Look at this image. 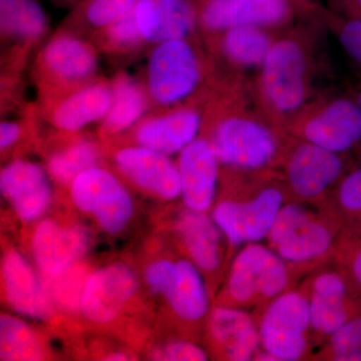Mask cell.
I'll use <instances>...</instances> for the list:
<instances>
[{
    "label": "cell",
    "instance_id": "6da1fadb",
    "mask_svg": "<svg viewBox=\"0 0 361 361\" xmlns=\"http://www.w3.org/2000/svg\"><path fill=\"white\" fill-rule=\"evenodd\" d=\"M92 42L61 30L44 45L35 65V84L44 106L96 80L99 52Z\"/></svg>",
    "mask_w": 361,
    "mask_h": 361
},
{
    "label": "cell",
    "instance_id": "7a4b0ae2",
    "mask_svg": "<svg viewBox=\"0 0 361 361\" xmlns=\"http://www.w3.org/2000/svg\"><path fill=\"white\" fill-rule=\"evenodd\" d=\"M201 78L200 59L187 39L154 45L145 85L151 103L163 108L180 103L197 90Z\"/></svg>",
    "mask_w": 361,
    "mask_h": 361
},
{
    "label": "cell",
    "instance_id": "3957f363",
    "mask_svg": "<svg viewBox=\"0 0 361 361\" xmlns=\"http://www.w3.org/2000/svg\"><path fill=\"white\" fill-rule=\"evenodd\" d=\"M73 204L94 216L104 231L116 234L125 229L134 213L128 190L106 169L96 166L78 176L71 184Z\"/></svg>",
    "mask_w": 361,
    "mask_h": 361
},
{
    "label": "cell",
    "instance_id": "277c9868",
    "mask_svg": "<svg viewBox=\"0 0 361 361\" xmlns=\"http://www.w3.org/2000/svg\"><path fill=\"white\" fill-rule=\"evenodd\" d=\"M311 325L310 302L296 292L278 297L266 311L260 341L274 360L293 361L307 348L305 332Z\"/></svg>",
    "mask_w": 361,
    "mask_h": 361
},
{
    "label": "cell",
    "instance_id": "5b68a950",
    "mask_svg": "<svg viewBox=\"0 0 361 361\" xmlns=\"http://www.w3.org/2000/svg\"><path fill=\"white\" fill-rule=\"evenodd\" d=\"M211 144L221 163L248 170L264 167L277 151L276 140L270 130L241 116L221 121Z\"/></svg>",
    "mask_w": 361,
    "mask_h": 361
},
{
    "label": "cell",
    "instance_id": "8992f818",
    "mask_svg": "<svg viewBox=\"0 0 361 361\" xmlns=\"http://www.w3.org/2000/svg\"><path fill=\"white\" fill-rule=\"evenodd\" d=\"M288 283L283 259L260 245L247 246L233 262L228 293L237 302H250L257 297H274Z\"/></svg>",
    "mask_w": 361,
    "mask_h": 361
},
{
    "label": "cell",
    "instance_id": "52a82bcc",
    "mask_svg": "<svg viewBox=\"0 0 361 361\" xmlns=\"http://www.w3.org/2000/svg\"><path fill=\"white\" fill-rule=\"evenodd\" d=\"M306 61L300 45L282 39L271 47L262 63V87L273 108L291 113L306 97Z\"/></svg>",
    "mask_w": 361,
    "mask_h": 361
},
{
    "label": "cell",
    "instance_id": "ba28073f",
    "mask_svg": "<svg viewBox=\"0 0 361 361\" xmlns=\"http://www.w3.org/2000/svg\"><path fill=\"white\" fill-rule=\"evenodd\" d=\"M282 203L281 192L268 188L250 202L219 204L214 211V222L234 245L257 242L269 235Z\"/></svg>",
    "mask_w": 361,
    "mask_h": 361
},
{
    "label": "cell",
    "instance_id": "9c48e42d",
    "mask_svg": "<svg viewBox=\"0 0 361 361\" xmlns=\"http://www.w3.org/2000/svg\"><path fill=\"white\" fill-rule=\"evenodd\" d=\"M137 284L134 270L122 263L94 271L85 281L80 306L82 314L99 324L113 322L135 295Z\"/></svg>",
    "mask_w": 361,
    "mask_h": 361
},
{
    "label": "cell",
    "instance_id": "30bf717a",
    "mask_svg": "<svg viewBox=\"0 0 361 361\" xmlns=\"http://www.w3.org/2000/svg\"><path fill=\"white\" fill-rule=\"evenodd\" d=\"M289 0H201L197 20L210 32L238 26H264L282 23L290 13Z\"/></svg>",
    "mask_w": 361,
    "mask_h": 361
},
{
    "label": "cell",
    "instance_id": "8fae6325",
    "mask_svg": "<svg viewBox=\"0 0 361 361\" xmlns=\"http://www.w3.org/2000/svg\"><path fill=\"white\" fill-rule=\"evenodd\" d=\"M115 164L127 179L154 196L173 200L180 195L179 169L165 154L137 145L116 152Z\"/></svg>",
    "mask_w": 361,
    "mask_h": 361
},
{
    "label": "cell",
    "instance_id": "7c38bea8",
    "mask_svg": "<svg viewBox=\"0 0 361 361\" xmlns=\"http://www.w3.org/2000/svg\"><path fill=\"white\" fill-rule=\"evenodd\" d=\"M90 245V234L82 226H61L42 221L33 233L32 255L39 269L56 276L70 269Z\"/></svg>",
    "mask_w": 361,
    "mask_h": 361
},
{
    "label": "cell",
    "instance_id": "4fadbf2b",
    "mask_svg": "<svg viewBox=\"0 0 361 361\" xmlns=\"http://www.w3.org/2000/svg\"><path fill=\"white\" fill-rule=\"evenodd\" d=\"M0 189L18 218L25 222L39 219L52 198L49 177L37 164L16 160L2 169Z\"/></svg>",
    "mask_w": 361,
    "mask_h": 361
},
{
    "label": "cell",
    "instance_id": "5bb4252c",
    "mask_svg": "<svg viewBox=\"0 0 361 361\" xmlns=\"http://www.w3.org/2000/svg\"><path fill=\"white\" fill-rule=\"evenodd\" d=\"M114 99L113 82H94L44 106L45 115L59 130L75 134L94 122L103 121Z\"/></svg>",
    "mask_w": 361,
    "mask_h": 361
},
{
    "label": "cell",
    "instance_id": "9a60e30c",
    "mask_svg": "<svg viewBox=\"0 0 361 361\" xmlns=\"http://www.w3.org/2000/svg\"><path fill=\"white\" fill-rule=\"evenodd\" d=\"M218 160L211 142L196 139L180 153L178 161L180 196L188 210L205 212L215 198Z\"/></svg>",
    "mask_w": 361,
    "mask_h": 361
},
{
    "label": "cell",
    "instance_id": "2e32d148",
    "mask_svg": "<svg viewBox=\"0 0 361 361\" xmlns=\"http://www.w3.org/2000/svg\"><path fill=\"white\" fill-rule=\"evenodd\" d=\"M308 142L341 154L361 141V109L355 99H334L310 118L303 130Z\"/></svg>",
    "mask_w": 361,
    "mask_h": 361
},
{
    "label": "cell",
    "instance_id": "e0dca14e",
    "mask_svg": "<svg viewBox=\"0 0 361 361\" xmlns=\"http://www.w3.org/2000/svg\"><path fill=\"white\" fill-rule=\"evenodd\" d=\"M134 9L147 44L186 39L196 26V6L192 0H139Z\"/></svg>",
    "mask_w": 361,
    "mask_h": 361
},
{
    "label": "cell",
    "instance_id": "ac0fdd59",
    "mask_svg": "<svg viewBox=\"0 0 361 361\" xmlns=\"http://www.w3.org/2000/svg\"><path fill=\"white\" fill-rule=\"evenodd\" d=\"M2 281L7 303L16 313L42 320L51 316L49 294L20 252H8L4 258Z\"/></svg>",
    "mask_w": 361,
    "mask_h": 361
},
{
    "label": "cell",
    "instance_id": "d6986e66",
    "mask_svg": "<svg viewBox=\"0 0 361 361\" xmlns=\"http://www.w3.org/2000/svg\"><path fill=\"white\" fill-rule=\"evenodd\" d=\"M200 128L198 111L179 109L142 118L135 127V139L139 146L170 156L180 153L193 142Z\"/></svg>",
    "mask_w": 361,
    "mask_h": 361
},
{
    "label": "cell",
    "instance_id": "ffe728a7",
    "mask_svg": "<svg viewBox=\"0 0 361 361\" xmlns=\"http://www.w3.org/2000/svg\"><path fill=\"white\" fill-rule=\"evenodd\" d=\"M343 170L338 154L305 142L295 149L288 166L292 189L302 198H314L334 184Z\"/></svg>",
    "mask_w": 361,
    "mask_h": 361
},
{
    "label": "cell",
    "instance_id": "44dd1931",
    "mask_svg": "<svg viewBox=\"0 0 361 361\" xmlns=\"http://www.w3.org/2000/svg\"><path fill=\"white\" fill-rule=\"evenodd\" d=\"M49 30V20L37 0H0V32L2 42L14 44L11 65H20L26 52Z\"/></svg>",
    "mask_w": 361,
    "mask_h": 361
},
{
    "label": "cell",
    "instance_id": "7402d4cb",
    "mask_svg": "<svg viewBox=\"0 0 361 361\" xmlns=\"http://www.w3.org/2000/svg\"><path fill=\"white\" fill-rule=\"evenodd\" d=\"M213 338L231 360H250L257 350L260 334L248 314L232 308H217L210 318Z\"/></svg>",
    "mask_w": 361,
    "mask_h": 361
},
{
    "label": "cell",
    "instance_id": "603a6c76",
    "mask_svg": "<svg viewBox=\"0 0 361 361\" xmlns=\"http://www.w3.org/2000/svg\"><path fill=\"white\" fill-rule=\"evenodd\" d=\"M114 99L108 115L101 122L106 135L122 134L135 127L148 111L149 97L146 87L126 73L113 80Z\"/></svg>",
    "mask_w": 361,
    "mask_h": 361
},
{
    "label": "cell",
    "instance_id": "cb8c5ba5",
    "mask_svg": "<svg viewBox=\"0 0 361 361\" xmlns=\"http://www.w3.org/2000/svg\"><path fill=\"white\" fill-rule=\"evenodd\" d=\"M163 296L176 314L188 322L200 319L208 310L205 284L196 266L189 261L175 263L172 277Z\"/></svg>",
    "mask_w": 361,
    "mask_h": 361
},
{
    "label": "cell",
    "instance_id": "d4e9b609",
    "mask_svg": "<svg viewBox=\"0 0 361 361\" xmlns=\"http://www.w3.org/2000/svg\"><path fill=\"white\" fill-rule=\"evenodd\" d=\"M178 230L195 264L206 271L217 269L221 236L216 223L204 212L188 210L180 216Z\"/></svg>",
    "mask_w": 361,
    "mask_h": 361
},
{
    "label": "cell",
    "instance_id": "484cf974",
    "mask_svg": "<svg viewBox=\"0 0 361 361\" xmlns=\"http://www.w3.org/2000/svg\"><path fill=\"white\" fill-rule=\"evenodd\" d=\"M331 242L329 230L310 218L294 228L273 248L283 260L304 262L322 255L329 250Z\"/></svg>",
    "mask_w": 361,
    "mask_h": 361
},
{
    "label": "cell",
    "instance_id": "4316f807",
    "mask_svg": "<svg viewBox=\"0 0 361 361\" xmlns=\"http://www.w3.org/2000/svg\"><path fill=\"white\" fill-rule=\"evenodd\" d=\"M224 32L222 49L230 61L243 66H262L273 44L260 26H238Z\"/></svg>",
    "mask_w": 361,
    "mask_h": 361
},
{
    "label": "cell",
    "instance_id": "83f0119b",
    "mask_svg": "<svg viewBox=\"0 0 361 361\" xmlns=\"http://www.w3.org/2000/svg\"><path fill=\"white\" fill-rule=\"evenodd\" d=\"M99 151L89 140H75L68 146L54 152L47 161V172L52 179L68 185L92 167L99 166Z\"/></svg>",
    "mask_w": 361,
    "mask_h": 361
},
{
    "label": "cell",
    "instance_id": "f1b7e54d",
    "mask_svg": "<svg viewBox=\"0 0 361 361\" xmlns=\"http://www.w3.org/2000/svg\"><path fill=\"white\" fill-rule=\"evenodd\" d=\"M44 351L35 332L20 318L1 315L0 318V360L37 361L44 360Z\"/></svg>",
    "mask_w": 361,
    "mask_h": 361
},
{
    "label": "cell",
    "instance_id": "f546056e",
    "mask_svg": "<svg viewBox=\"0 0 361 361\" xmlns=\"http://www.w3.org/2000/svg\"><path fill=\"white\" fill-rule=\"evenodd\" d=\"M135 8V7H134ZM96 32L94 44L111 54H127L139 51L147 44L140 32L135 9Z\"/></svg>",
    "mask_w": 361,
    "mask_h": 361
},
{
    "label": "cell",
    "instance_id": "4dcf8cb0",
    "mask_svg": "<svg viewBox=\"0 0 361 361\" xmlns=\"http://www.w3.org/2000/svg\"><path fill=\"white\" fill-rule=\"evenodd\" d=\"M139 0H85L75 6L68 23L73 27H87L94 32L111 25L132 11Z\"/></svg>",
    "mask_w": 361,
    "mask_h": 361
},
{
    "label": "cell",
    "instance_id": "1f68e13d",
    "mask_svg": "<svg viewBox=\"0 0 361 361\" xmlns=\"http://www.w3.org/2000/svg\"><path fill=\"white\" fill-rule=\"evenodd\" d=\"M310 305L311 325L329 336L360 313V307L349 303L346 298L322 296L315 292L311 296Z\"/></svg>",
    "mask_w": 361,
    "mask_h": 361
},
{
    "label": "cell",
    "instance_id": "d6a6232c",
    "mask_svg": "<svg viewBox=\"0 0 361 361\" xmlns=\"http://www.w3.org/2000/svg\"><path fill=\"white\" fill-rule=\"evenodd\" d=\"M332 357L338 361H361V312L330 337Z\"/></svg>",
    "mask_w": 361,
    "mask_h": 361
},
{
    "label": "cell",
    "instance_id": "836d02e7",
    "mask_svg": "<svg viewBox=\"0 0 361 361\" xmlns=\"http://www.w3.org/2000/svg\"><path fill=\"white\" fill-rule=\"evenodd\" d=\"M310 218V213L303 207L296 204L282 207L268 235L271 245H277L294 228Z\"/></svg>",
    "mask_w": 361,
    "mask_h": 361
},
{
    "label": "cell",
    "instance_id": "e575fe53",
    "mask_svg": "<svg viewBox=\"0 0 361 361\" xmlns=\"http://www.w3.org/2000/svg\"><path fill=\"white\" fill-rule=\"evenodd\" d=\"M152 358L167 361H204L207 360V355L196 344L187 341H176L164 348L157 349Z\"/></svg>",
    "mask_w": 361,
    "mask_h": 361
},
{
    "label": "cell",
    "instance_id": "d590c367",
    "mask_svg": "<svg viewBox=\"0 0 361 361\" xmlns=\"http://www.w3.org/2000/svg\"><path fill=\"white\" fill-rule=\"evenodd\" d=\"M338 199L348 212L361 215V168L343 180L339 188Z\"/></svg>",
    "mask_w": 361,
    "mask_h": 361
},
{
    "label": "cell",
    "instance_id": "8d00e7d4",
    "mask_svg": "<svg viewBox=\"0 0 361 361\" xmlns=\"http://www.w3.org/2000/svg\"><path fill=\"white\" fill-rule=\"evenodd\" d=\"M339 40L349 56L361 66V20L349 18L341 26Z\"/></svg>",
    "mask_w": 361,
    "mask_h": 361
},
{
    "label": "cell",
    "instance_id": "74e56055",
    "mask_svg": "<svg viewBox=\"0 0 361 361\" xmlns=\"http://www.w3.org/2000/svg\"><path fill=\"white\" fill-rule=\"evenodd\" d=\"M175 262L159 260L148 266L145 273L147 284L154 293L164 295L174 271Z\"/></svg>",
    "mask_w": 361,
    "mask_h": 361
},
{
    "label": "cell",
    "instance_id": "f35d334b",
    "mask_svg": "<svg viewBox=\"0 0 361 361\" xmlns=\"http://www.w3.org/2000/svg\"><path fill=\"white\" fill-rule=\"evenodd\" d=\"M313 289L315 293L334 298H346L348 284L343 278L336 273H324L316 278Z\"/></svg>",
    "mask_w": 361,
    "mask_h": 361
},
{
    "label": "cell",
    "instance_id": "ab89813d",
    "mask_svg": "<svg viewBox=\"0 0 361 361\" xmlns=\"http://www.w3.org/2000/svg\"><path fill=\"white\" fill-rule=\"evenodd\" d=\"M23 127L20 122L6 121L0 125V148L2 151L14 146L23 135Z\"/></svg>",
    "mask_w": 361,
    "mask_h": 361
},
{
    "label": "cell",
    "instance_id": "60d3db41",
    "mask_svg": "<svg viewBox=\"0 0 361 361\" xmlns=\"http://www.w3.org/2000/svg\"><path fill=\"white\" fill-rule=\"evenodd\" d=\"M349 18L361 20V0H336Z\"/></svg>",
    "mask_w": 361,
    "mask_h": 361
},
{
    "label": "cell",
    "instance_id": "b9f144b4",
    "mask_svg": "<svg viewBox=\"0 0 361 361\" xmlns=\"http://www.w3.org/2000/svg\"><path fill=\"white\" fill-rule=\"evenodd\" d=\"M351 272H353L356 285L360 287L361 290V244L356 249L355 255H353V262H351Z\"/></svg>",
    "mask_w": 361,
    "mask_h": 361
},
{
    "label": "cell",
    "instance_id": "7bdbcfd3",
    "mask_svg": "<svg viewBox=\"0 0 361 361\" xmlns=\"http://www.w3.org/2000/svg\"><path fill=\"white\" fill-rule=\"evenodd\" d=\"M104 360L109 361H123L128 360V356L125 355V353H111V355H109L106 358H104Z\"/></svg>",
    "mask_w": 361,
    "mask_h": 361
},
{
    "label": "cell",
    "instance_id": "ee69618b",
    "mask_svg": "<svg viewBox=\"0 0 361 361\" xmlns=\"http://www.w3.org/2000/svg\"><path fill=\"white\" fill-rule=\"evenodd\" d=\"M51 1L56 2V4H61V6H78L82 4L85 0H51Z\"/></svg>",
    "mask_w": 361,
    "mask_h": 361
},
{
    "label": "cell",
    "instance_id": "f6af8a7d",
    "mask_svg": "<svg viewBox=\"0 0 361 361\" xmlns=\"http://www.w3.org/2000/svg\"><path fill=\"white\" fill-rule=\"evenodd\" d=\"M356 101H357V103L360 104L361 109V87L360 90H358L357 97H356Z\"/></svg>",
    "mask_w": 361,
    "mask_h": 361
},
{
    "label": "cell",
    "instance_id": "bcb514c9",
    "mask_svg": "<svg viewBox=\"0 0 361 361\" xmlns=\"http://www.w3.org/2000/svg\"><path fill=\"white\" fill-rule=\"evenodd\" d=\"M361 216V215H360Z\"/></svg>",
    "mask_w": 361,
    "mask_h": 361
}]
</instances>
